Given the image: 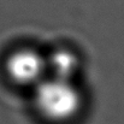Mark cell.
I'll return each mask as SVG.
<instances>
[{
  "instance_id": "cell-1",
  "label": "cell",
  "mask_w": 124,
  "mask_h": 124,
  "mask_svg": "<svg viewBox=\"0 0 124 124\" xmlns=\"http://www.w3.org/2000/svg\"><path fill=\"white\" fill-rule=\"evenodd\" d=\"M82 104V94L72 81L46 76L34 87L35 108L49 122L71 121L81 111Z\"/></svg>"
},
{
  "instance_id": "cell-2",
  "label": "cell",
  "mask_w": 124,
  "mask_h": 124,
  "mask_svg": "<svg viewBox=\"0 0 124 124\" xmlns=\"http://www.w3.org/2000/svg\"><path fill=\"white\" fill-rule=\"evenodd\" d=\"M5 70L13 83L35 87L47 76L46 55L30 47L18 48L6 58Z\"/></svg>"
},
{
  "instance_id": "cell-3",
  "label": "cell",
  "mask_w": 124,
  "mask_h": 124,
  "mask_svg": "<svg viewBox=\"0 0 124 124\" xmlns=\"http://www.w3.org/2000/svg\"><path fill=\"white\" fill-rule=\"evenodd\" d=\"M46 66L47 76L74 81L80 69V58L72 49L59 47L46 55Z\"/></svg>"
}]
</instances>
